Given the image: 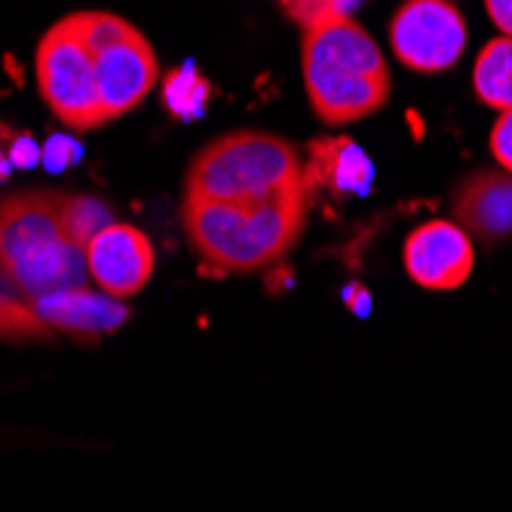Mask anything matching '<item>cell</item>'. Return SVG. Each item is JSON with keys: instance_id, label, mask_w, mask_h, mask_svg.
<instances>
[{"instance_id": "obj_1", "label": "cell", "mask_w": 512, "mask_h": 512, "mask_svg": "<svg viewBox=\"0 0 512 512\" xmlns=\"http://www.w3.org/2000/svg\"><path fill=\"white\" fill-rule=\"evenodd\" d=\"M310 197L295 145L255 129L227 132L188 169L181 227L206 270L249 273L298 246Z\"/></svg>"}, {"instance_id": "obj_2", "label": "cell", "mask_w": 512, "mask_h": 512, "mask_svg": "<svg viewBox=\"0 0 512 512\" xmlns=\"http://www.w3.org/2000/svg\"><path fill=\"white\" fill-rule=\"evenodd\" d=\"M301 71L310 108L329 126L365 120L390 102L387 59L353 16L304 28Z\"/></svg>"}, {"instance_id": "obj_3", "label": "cell", "mask_w": 512, "mask_h": 512, "mask_svg": "<svg viewBox=\"0 0 512 512\" xmlns=\"http://www.w3.org/2000/svg\"><path fill=\"white\" fill-rule=\"evenodd\" d=\"M0 279L28 304L59 289L86 286V249L62 221V194L0 200Z\"/></svg>"}, {"instance_id": "obj_4", "label": "cell", "mask_w": 512, "mask_h": 512, "mask_svg": "<svg viewBox=\"0 0 512 512\" xmlns=\"http://www.w3.org/2000/svg\"><path fill=\"white\" fill-rule=\"evenodd\" d=\"M34 71L43 102L53 108L62 123L77 132H89L108 123L99 92L96 50H92L83 31L80 13L59 19L40 37Z\"/></svg>"}, {"instance_id": "obj_5", "label": "cell", "mask_w": 512, "mask_h": 512, "mask_svg": "<svg viewBox=\"0 0 512 512\" xmlns=\"http://www.w3.org/2000/svg\"><path fill=\"white\" fill-rule=\"evenodd\" d=\"M83 31L96 50L99 92L108 120L138 108L160 80V62L151 40L114 13H80Z\"/></svg>"}, {"instance_id": "obj_6", "label": "cell", "mask_w": 512, "mask_h": 512, "mask_svg": "<svg viewBox=\"0 0 512 512\" xmlns=\"http://www.w3.org/2000/svg\"><path fill=\"white\" fill-rule=\"evenodd\" d=\"M467 37V22L451 0H405L390 22L393 56L417 74L454 68Z\"/></svg>"}, {"instance_id": "obj_7", "label": "cell", "mask_w": 512, "mask_h": 512, "mask_svg": "<svg viewBox=\"0 0 512 512\" xmlns=\"http://www.w3.org/2000/svg\"><path fill=\"white\" fill-rule=\"evenodd\" d=\"M473 237L454 221H427L405 240V270L417 286L451 292L473 273Z\"/></svg>"}, {"instance_id": "obj_8", "label": "cell", "mask_w": 512, "mask_h": 512, "mask_svg": "<svg viewBox=\"0 0 512 512\" xmlns=\"http://www.w3.org/2000/svg\"><path fill=\"white\" fill-rule=\"evenodd\" d=\"M86 270L114 298H129L148 286L154 273L151 240L132 224H108L86 243Z\"/></svg>"}, {"instance_id": "obj_9", "label": "cell", "mask_w": 512, "mask_h": 512, "mask_svg": "<svg viewBox=\"0 0 512 512\" xmlns=\"http://www.w3.org/2000/svg\"><path fill=\"white\" fill-rule=\"evenodd\" d=\"M454 221L485 243L512 234V175L479 169L454 191Z\"/></svg>"}, {"instance_id": "obj_10", "label": "cell", "mask_w": 512, "mask_h": 512, "mask_svg": "<svg viewBox=\"0 0 512 512\" xmlns=\"http://www.w3.org/2000/svg\"><path fill=\"white\" fill-rule=\"evenodd\" d=\"M310 194L332 191L335 197H365L375 181V163L353 138H313L307 145Z\"/></svg>"}, {"instance_id": "obj_11", "label": "cell", "mask_w": 512, "mask_h": 512, "mask_svg": "<svg viewBox=\"0 0 512 512\" xmlns=\"http://www.w3.org/2000/svg\"><path fill=\"white\" fill-rule=\"evenodd\" d=\"M31 307L53 325L56 332H83V335H105L126 322L129 310L108 292H92L89 286L59 289L40 295Z\"/></svg>"}, {"instance_id": "obj_12", "label": "cell", "mask_w": 512, "mask_h": 512, "mask_svg": "<svg viewBox=\"0 0 512 512\" xmlns=\"http://www.w3.org/2000/svg\"><path fill=\"white\" fill-rule=\"evenodd\" d=\"M473 89L494 111L512 108V37L500 34L482 46L473 65Z\"/></svg>"}, {"instance_id": "obj_13", "label": "cell", "mask_w": 512, "mask_h": 512, "mask_svg": "<svg viewBox=\"0 0 512 512\" xmlns=\"http://www.w3.org/2000/svg\"><path fill=\"white\" fill-rule=\"evenodd\" d=\"M209 99V83L197 74L194 65H184L178 71H169L163 80V105L178 120H194L203 114Z\"/></svg>"}, {"instance_id": "obj_14", "label": "cell", "mask_w": 512, "mask_h": 512, "mask_svg": "<svg viewBox=\"0 0 512 512\" xmlns=\"http://www.w3.org/2000/svg\"><path fill=\"white\" fill-rule=\"evenodd\" d=\"M62 221H65V230L71 234V240L77 246L86 249V243L105 230L108 224H114L111 218V209L102 203V200H92V197H68L62 194Z\"/></svg>"}, {"instance_id": "obj_15", "label": "cell", "mask_w": 512, "mask_h": 512, "mask_svg": "<svg viewBox=\"0 0 512 512\" xmlns=\"http://www.w3.org/2000/svg\"><path fill=\"white\" fill-rule=\"evenodd\" d=\"M56 329L28 301L0 295V338L13 341H50Z\"/></svg>"}, {"instance_id": "obj_16", "label": "cell", "mask_w": 512, "mask_h": 512, "mask_svg": "<svg viewBox=\"0 0 512 512\" xmlns=\"http://www.w3.org/2000/svg\"><path fill=\"white\" fill-rule=\"evenodd\" d=\"M276 4L295 25L310 28L338 16H353L365 0H276Z\"/></svg>"}, {"instance_id": "obj_17", "label": "cell", "mask_w": 512, "mask_h": 512, "mask_svg": "<svg viewBox=\"0 0 512 512\" xmlns=\"http://www.w3.org/2000/svg\"><path fill=\"white\" fill-rule=\"evenodd\" d=\"M83 157L80 142H74L71 135H53L43 148V166L50 172H65Z\"/></svg>"}, {"instance_id": "obj_18", "label": "cell", "mask_w": 512, "mask_h": 512, "mask_svg": "<svg viewBox=\"0 0 512 512\" xmlns=\"http://www.w3.org/2000/svg\"><path fill=\"white\" fill-rule=\"evenodd\" d=\"M488 145H491L494 160L512 175V108L500 111V117H497V123L491 129Z\"/></svg>"}, {"instance_id": "obj_19", "label": "cell", "mask_w": 512, "mask_h": 512, "mask_svg": "<svg viewBox=\"0 0 512 512\" xmlns=\"http://www.w3.org/2000/svg\"><path fill=\"white\" fill-rule=\"evenodd\" d=\"M37 160H43V151H37L34 138L16 135L13 138V148H10V163L16 169H31V166H37Z\"/></svg>"}, {"instance_id": "obj_20", "label": "cell", "mask_w": 512, "mask_h": 512, "mask_svg": "<svg viewBox=\"0 0 512 512\" xmlns=\"http://www.w3.org/2000/svg\"><path fill=\"white\" fill-rule=\"evenodd\" d=\"M485 10H488L491 22H494L506 37H512V0H485Z\"/></svg>"}, {"instance_id": "obj_21", "label": "cell", "mask_w": 512, "mask_h": 512, "mask_svg": "<svg viewBox=\"0 0 512 512\" xmlns=\"http://www.w3.org/2000/svg\"><path fill=\"white\" fill-rule=\"evenodd\" d=\"M344 298H347V304H350V307H353L359 316H365V313H368V304H371V298H368V292H365L362 286H350Z\"/></svg>"}, {"instance_id": "obj_22", "label": "cell", "mask_w": 512, "mask_h": 512, "mask_svg": "<svg viewBox=\"0 0 512 512\" xmlns=\"http://www.w3.org/2000/svg\"><path fill=\"white\" fill-rule=\"evenodd\" d=\"M10 166H13V163H10V160H4V154H0V181H4V178H7Z\"/></svg>"}]
</instances>
